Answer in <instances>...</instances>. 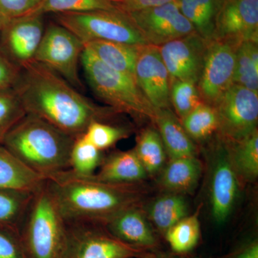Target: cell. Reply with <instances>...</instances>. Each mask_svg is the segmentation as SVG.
Instances as JSON below:
<instances>
[{
	"label": "cell",
	"instance_id": "1",
	"mask_svg": "<svg viewBox=\"0 0 258 258\" xmlns=\"http://www.w3.org/2000/svg\"><path fill=\"white\" fill-rule=\"evenodd\" d=\"M13 89L26 113L35 115L76 138L94 120L116 114L109 107L95 104L61 76L32 61L20 69Z\"/></svg>",
	"mask_w": 258,
	"mask_h": 258
},
{
	"label": "cell",
	"instance_id": "2",
	"mask_svg": "<svg viewBox=\"0 0 258 258\" xmlns=\"http://www.w3.org/2000/svg\"><path fill=\"white\" fill-rule=\"evenodd\" d=\"M45 186L66 222L105 225L122 210L142 205L140 184H114L68 170L46 179Z\"/></svg>",
	"mask_w": 258,
	"mask_h": 258
},
{
	"label": "cell",
	"instance_id": "3",
	"mask_svg": "<svg viewBox=\"0 0 258 258\" xmlns=\"http://www.w3.org/2000/svg\"><path fill=\"white\" fill-rule=\"evenodd\" d=\"M74 137L27 113L7 135L3 145L45 180L69 170Z\"/></svg>",
	"mask_w": 258,
	"mask_h": 258
},
{
	"label": "cell",
	"instance_id": "4",
	"mask_svg": "<svg viewBox=\"0 0 258 258\" xmlns=\"http://www.w3.org/2000/svg\"><path fill=\"white\" fill-rule=\"evenodd\" d=\"M80 62L90 88L108 107L116 113L130 115L135 119L154 122L155 110L134 76L108 67L86 47Z\"/></svg>",
	"mask_w": 258,
	"mask_h": 258
},
{
	"label": "cell",
	"instance_id": "5",
	"mask_svg": "<svg viewBox=\"0 0 258 258\" xmlns=\"http://www.w3.org/2000/svg\"><path fill=\"white\" fill-rule=\"evenodd\" d=\"M66 221L45 184L34 193L19 232L26 258H62Z\"/></svg>",
	"mask_w": 258,
	"mask_h": 258
},
{
	"label": "cell",
	"instance_id": "6",
	"mask_svg": "<svg viewBox=\"0 0 258 258\" xmlns=\"http://www.w3.org/2000/svg\"><path fill=\"white\" fill-rule=\"evenodd\" d=\"M55 23L85 42L103 40L130 45H149L128 15L118 10L59 13Z\"/></svg>",
	"mask_w": 258,
	"mask_h": 258
},
{
	"label": "cell",
	"instance_id": "7",
	"mask_svg": "<svg viewBox=\"0 0 258 258\" xmlns=\"http://www.w3.org/2000/svg\"><path fill=\"white\" fill-rule=\"evenodd\" d=\"M62 258H142L151 250L125 243L103 224L66 222Z\"/></svg>",
	"mask_w": 258,
	"mask_h": 258
},
{
	"label": "cell",
	"instance_id": "8",
	"mask_svg": "<svg viewBox=\"0 0 258 258\" xmlns=\"http://www.w3.org/2000/svg\"><path fill=\"white\" fill-rule=\"evenodd\" d=\"M84 45L79 37L57 23L45 28L33 61L59 75L74 88L82 89L79 64Z\"/></svg>",
	"mask_w": 258,
	"mask_h": 258
},
{
	"label": "cell",
	"instance_id": "9",
	"mask_svg": "<svg viewBox=\"0 0 258 258\" xmlns=\"http://www.w3.org/2000/svg\"><path fill=\"white\" fill-rule=\"evenodd\" d=\"M209 154V195L214 221L223 225L235 208L240 192L238 176L231 162L228 144L217 134Z\"/></svg>",
	"mask_w": 258,
	"mask_h": 258
},
{
	"label": "cell",
	"instance_id": "10",
	"mask_svg": "<svg viewBox=\"0 0 258 258\" xmlns=\"http://www.w3.org/2000/svg\"><path fill=\"white\" fill-rule=\"evenodd\" d=\"M213 107L218 119L217 134L227 142H238L257 130V92L232 85Z\"/></svg>",
	"mask_w": 258,
	"mask_h": 258
},
{
	"label": "cell",
	"instance_id": "11",
	"mask_svg": "<svg viewBox=\"0 0 258 258\" xmlns=\"http://www.w3.org/2000/svg\"><path fill=\"white\" fill-rule=\"evenodd\" d=\"M149 45L159 47L195 32L179 9V0L125 13Z\"/></svg>",
	"mask_w": 258,
	"mask_h": 258
},
{
	"label": "cell",
	"instance_id": "12",
	"mask_svg": "<svg viewBox=\"0 0 258 258\" xmlns=\"http://www.w3.org/2000/svg\"><path fill=\"white\" fill-rule=\"evenodd\" d=\"M237 47L221 40L209 42L198 88L204 103L215 106L233 85Z\"/></svg>",
	"mask_w": 258,
	"mask_h": 258
},
{
	"label": "cell",
	"instance_id": "13",
	"mask_svg": "<svg viewBox=\"0 0 258 258\" xmlns=\"http://www.w3.org/2000/svg\"><path fill=\"white\" fill-rule=\"evenodd\" d=\"M208 43L195 32L159 46L170 81L179 80L198 85Z\"/></svg>",
	"mask_w": 258,
	"mask_h": 258
},
{
	"label": "cell",
	"instance_id": "14",
	"mask_svg": "<svg viewBox=\"0 0 258 258\" xmlns=\"http://www.w3.org/2000/svg\"><path fill=\"white\" fill-rule=\"evenodd\" d=\"M43 15L7 20L2 30L0 50L21 69L33 61L45 32Z\"/></svg>",
	"mask_w": 258,
	"mask_h": 258
},
{
	"label": "cell",
	"instance_id": "15",
	"mask_svg": "<svg viewBox=\"0 0 258 258\" xmlns=\"http://www.w3.org/2000/svg\"><path fill=\"white\" fill-rule=\"evenodd\" d=\"M214 40L236 47L245 42L258 43V0H223Z\"/></svg>",
	"mask_w": 258,
	"mask_h": 258
},
{
	"label": "cell",
	"instance_id": "16",
	"mask_svg": "<svg viewBox=\"0 0 258 258\" xmlns=\"http://www.w3.org/2000/svg\"><path fill=\"white\" fill-rule=\"evenodd\" d=\"M134 76L154 110L171 108L170 76L159 47L147 45L141 47Z\"/></svg>",
	"mask_w": 258,
	"mask_h": 258
},
{
	"label": "cell",
	"instance_id": "17",
	"mask_svg": "<svg viewBox=\"0 0 258 258\" xmlns=\"http://www.w3.org/2000/svg\"><path fill=\"white\" fill-rule=\"evenodd\" d=\"M104 225L112 235L134 247L152 250L158 245L157 237L142 205L122 210Z\"/></svg>",
	"mask_w": 258,
	"mask_h": 258
},
{
	"label": "cell",
	"instance_id": "18",
	"mask_svg": "<svg viewBox=\"0 0 258 258\" xmlns=\"http://www.w3.org/2000/svg\"><path fill=\"white\" fill-rule=\"evenodd\" d=\"M92 177L114 184H140L148 177L147 171L135 151H115L103 156Z\"/></svg>",
	"mask_w": 258,
	"mask_h": 258
},
{
	"label": "cell",
	"instance_id": "19",
	"mask_svg": "<svg viewBox=\"0 0 258 258\" xmlns=\"http://www.w3.org/2000/svg\"><path fill=\"white\" fill-rule=\"evenodd\" d=\"M203 174V164L197 157L169 159L158 177V184L164 191L186 195L198 187Z\"/></svg>",
	"mask_w": 258,
	"mask_h": 258
},
{
	"label": "cell",
	"instance_id": "20",
	"mask_svg": "<svg viewBox=\"0 0 258 258\" xmlns=\"http://www.w3.org/2000/svg\"><path fill=\"white\" fill-rule=\"evenodd\" d=\"M154 123L157 125L168 159L197 157L196 144L185 132L181 120L171 108L155 110Z\"/></svg>",
	"mask_w": 258,
	"mask_h": 258
},
{
	"label": "cell",
	"instance_id": "21",
	"mask_svg": "<svg viewBox=\"0 0 258 258\" xmlns=\"http://www.w3.org/2000/svg\"><path fill=\"white\" fill-rule=\"evenodd\" d=\"M45 178L34 172L3 145H0V189L35 193Z\"/></svg>",
	"mask_w": 258,
	"mask_h": 258
},
{
	"label": "cell",
	"instance_id": "22",
	"mask_svg": "<svg viewBox=\"0 0 258 258\" xmlns=\"http://www.w3.org/2000/svg\"><path fill=\"white\" fill-rule=\"evenodd\" d=\"M189 209L185 195L164 191L144 210L149 222L159 232L165 235L171 227L189 215Z\"/></svg>",
	"mask_w": 258,
	"mask_h": 258
},
{
	"label": "cell",
	"instance_id": "23",
	"mask_svg": "<svg viewBox=\"0 0 258 258\" xmlns=\"http://www.w3.org/2000/svg\"><path fill=\"white\" fill-rule=\"evenodd\" d=\"M83 45L108 67L135 78L136 64L142 46L103 40L85 42Z\"/></svg>",
	"mask_w": 258,
	"mask_h": 258
},
{
	"label": "cell",
	"instance_id": "24",
	"mask_svg": "<svg viewBox=\"0 0 258 258\" xmlns=\"http://www.w3.org/2000/svg\"><path fill=\"white\" fill-rule=\"evenodd\" d=\"M223 0H179V9L195 32L206 41L215 38L217 17Z\"/></svg>",
	"mask_w": 258,
	"mask_h": 258
},
{
	"label": "cell",
	"instance_id": "25",
	"mask_svg": "<svg viewBox=\"0 0 258 258\" xmlns=\"http://www.w3.org/2000/svg\"><path fill=\"white\" fill-rule=\"evenodd\" d=\"M232 166L239 179L253 182L258 176V132L238 142H227Z\"/></svg>",
	"mask_w": 258,
	"mask_h": 258
},
{
	"label": "cell",
	"instance_id": "26",
	"mask_svg": "<svg viewBox=\"0 0 258 258\" xmlns=\"http://www.w3.org/2000/svg\"><path fill=\"white\" fill-rule=\"evenodd\" d=\"M148 176H156L166 164L167 154L159 132L154 127H148L137 137L134 147Z\"/></svg>",
	"mask_w": 258,
	"mask_h": 258
},
{
	"label": "cell",
	"instance_id": "27",
	"mask_svg": "<svg viewBox=\"0 0 258 258\" xmlns=\"http://www.w3.org/2000/svg\"><path fill=\"white\" fill-rule=\"evenodd\" d=\"M34 193L0 189V227L19 236Z\"/></svg>",
	"mask_w": 258,
	"mask_h": 258
},
{
	"label": "cell",
	"instance_id": "28",
	"mask_svg": "<svg viewBox=\"0 0 258 258\" xmlns=\"http://www.w3.org/2000/svg\"><path fill=\"white\" fill-rule=\"evenodd\" d=\"M233 85L258 93L257 42H243L236 49Z\"/></svg>",
	"mask_w": 258,
	"mask_h": 258
},
{
	"label": "cell",
	"instance_id": "29",
	"mask_svg": "<svg viewBox=\"0 0 258 258\" xmlns=\"http://www.w3.org/2000/svg\"><path fill=\"white\" fill-rule=\"evenodd\" d=\"M185 132L195 142L208 141L218 132V119L213 106L201 103L181 120Z\"/></svg>",
	"mask_w": 258,
	"mask_h": 258
},
{
	"label": "cell",
	"instance_id": "30",
	"mask_svg": "<svg viewBox=\"0 0 258 258\" xmlns=\"http://www.w3.org/2000/svg\"><path fill=\"white\" fill-rule=\"evenodd\" d=\"M103 156V152L88 142L83 134L75 139L70 155L69 170L76 175L93 176L101 165Z\"/></svg>",
	"mask_w": 258,
	"mask_h": 258
},
{
	"label": "cell",
	"instance_id": "31",
	"mask_svg": "<svg viewBox=\"0 0 258 258\" xmlns=\"http://www.w3.org/2000/svg\"><path fill=\"white\" fill-rule=\"evenodd\" d=\"M165 236L171 249L176 254L192 250L200 237V224L198 215H188L171 227Z\"/></svg>",
	"mask_w": 258,
	"mask_h": 258
},
{
	"label": "cell",
	"instance_id": "32",
	"mask_svg": "<svg viewBox=\"0 0 258 258\" xmlns=\"http://www.w3.org/2000/svg\"><path fill=\"white\" fill-rule=\"evenodd\" d=\"M13 88L0 89V145L12 128L26 115Z\"/></svg>",
	"mask_w": 258,
	"mask_h": 258
},
{
	"label": "cell",
	"instance_id": "33",
	"mask_svg": "<svg viewBox=\"0 0 258 258\" xmlns=\"http://www.w3.org/2000/svg\"><path fill=\"white\" fill-rule=\"evenodd\" d=\"M170 101L180 120L203 103L198 85L179 80L170 81Z\"/></svg>",
	"mask_w": 258,
	"mask_h": 258
},
{
	"label": "cell",
	"instance_id": "34",
	"mask_svg": "<svg viewBox=\"0 0 258 258\" xmlns=\"http://www.w3.org/2000/svg\"><path fill=\"white\" fill-rule=\"evenodd\" d=\"M130 129L94 120L88 125L83 136L97 149L103 152L130 135Z\"/></svg>",
	"mask_w": 258,
	"mask_h": 258
},
{
	"label": "cell",
	"instance_id": "35",
	"mask_svg": "<svg viewBox=\"0 0 258 258\" xmlns=\"http://www.w3.org/2000/svg\"><path fill=\"white\" fill-rule=\"evenodd\" d=\"M94 10H117L111 0H44L39 14L83 13Z\"/></svg>",
	"mask_w": 258,
	"mask_h": 258
},
{
	"label": "cell",
	"instance_id": "36",
	"mask_svg": "<svg viewBox=\"0 0 258 258\" xmlns=\"http://www.w3.org/2000/svg\"><path fill=\"white\" fill-rule=\"evenodd\" d=\"M44 0H0V17L13 20L39 14Z\"/></svg>",
	"mask_w": 258,
	"mask_h": 258
},
{
	"label": "cell",
	"instance_id": "37",
	"mask_svg": "<svg viewBox=\"0 0 258 258\" xmlns=\"http://www.w3.org/2000/svg\"><path fill=\"white\" fill-rule=\"evenodd\" d=\"M0 258H26L19 236L0 227Z\"/></svg>",
	"mask_w": 258,
	"mask_h": 258
},
{
	"label": "cell",
	"instance_id": "38",
	"mask_svg": "<svg viewBox=\"0 0 258 258\" xmlns=\"http://www.w3.org/2000/svg\"><path fill=\"white\" fill-rule=\"evenodd\" d=\"M176 0H111L115 10L128 13L167 4Z\"/></svg>",
	"mask_w": 258,
	"mask_h": 258
},
{
	"label": "cell",
	"instance_id": "39",
	"mask_svg": "<svg viewBox=\"0 0 258 258\" xmlns=\"http://www.w3.org/2000/svg\"><path fill=\"white\" fill-rule=\"evenodd\" d=\"M20 69L11 62L0 50V89L13 88Z\"/></svg>",
	"mask_w": 258,
	"mask_h": 258
},
{
	"label": "cell",
	"instance_id": "40",
	"mask_svg": "<svg viewBox=\"0 0 258 258\" xmlns=\"http://www.w3.org/2000/svg\"><path fill=\"white\" fill-rule=\"evenodd\" d=\"M225 258H258L257 239L246 242Z\"/></svg>",
	"mask_w": 258,
	"mask_h": 258
},
{
	"label": "cell",
	"instance_id": "41",
	"mask_svg": "<svg viewBox=\"0 0 258 258\" xmlns=\"http://www.w3.org/2000/svg\"><path fill=\"white\" fill-rule=\"evenodd\" d=\"M142 258H189L187 257H183L179 255V254H170L162 252H153L152 250L149 252L144 257Z\"/></svg>",
	"mask_w": 258,
	"mask_h": 258
},
{
	"label": "cell",
	"instance_id": "42",
	"mask_svg": "<svg viewBox=\"0 0 258 258\" xmlns=\"http://www.w3.org/2000/svg\"><path fill=\"white\" fill-rule=\"evenodd\" d=\"M6 21L7 20L0 17V38H1L2 30H3V26H4V24Z\"/></svg>",
	"mask_w": 258,
	"mask_h": 258
}]
</instances>
